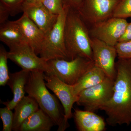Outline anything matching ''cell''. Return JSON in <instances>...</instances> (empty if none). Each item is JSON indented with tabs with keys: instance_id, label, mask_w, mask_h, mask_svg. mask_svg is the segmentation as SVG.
<instances>
[{
	"instance_id": "1",
	"label": "cell",
	"mask_w": 131,
	"mask_h": 131,
	"mask_svg": "<svg viewBox=\"0 0 131 131\" xmlns=\"http://www.w3.org/2000/svg\"><path fill=\"white\" fill-rule=\"evenodd\" d=\"M113 96L101 108L107 117V124L115 127L131 124V59L118 58Z\"/></svg>"
},
{
	"instance_id": "2",
	"label": "cell",
	"mask_w": 131,
	"mask_h": 131,
	"mask_svg": "<svg viewBox=\"0 0 131 131\" xmlns=\"http://www.w3.org/2000/svg\"><path fill=\"white\" fill-rule=\"evenodd\" d=\"M66 7L64 42L69 60L81 57L93 61L88 27L77 10Z\"/></svg>"
},
{
	"instance_id": "3",
	"label": "cell",
	"mask_w": 131,
	"mask_h": 131,
	"mask_svg": "<svg viewBox=\"0 0 131 131\" xmlns=\"http://www.w3.org/2000/svg\"><path fill=\"white\" fill-rule=\"evenodd\" d=\"M44 72L35 70L30 71L28 81L25 87L26 93L35 99L39 108L50 117L58 131L66 130L64 124V113L55 95L48 91L44 78Z\"/></svg>"
},
{
	"instance_id": "4",
	"label": "cell",
	"mask_w": 131,
	"mask_h": 131,
	"mask_svg": "<svg viewBox=\"0 0 131 131\" xmlns=\"http://www.w3.org/2000/svg\"><path fill=\"white\" fill-rule=\"evenodd\" d=\"M58 16L56 22L45 34L39 53L46 61L56 59L69 60L64 42V25L67 8Z\"/></svg>"
},
{
	"instance_id": "5",
	"label": "cell",
	"mask_w": 131,
	"mask_h": 131,
	"mask_svg": "<svg viewBox=\"0 0 131 131\" xmlns=\"http://www.w3.org/2000/svg\"><path fill=\"white\" fill-rule=\"evenodd\" d=\"M47 62L51 74L71 85L76 84L95 66L93 61L81 57L71 60L56 59Z\"/></svg>"
},
{
	"instance_id": "6",
	"label": "cell",
	"mask_w": 131,
	"mask_h": 131,
	"mask_svg": "<svg viewBox=\"0 0 131 131\" xmlns=\"http://www.w3.org/2000/svg\"><path fill=\"white\" fill-rule=\"evenodd\" d=\"M114 82V79L107 76L99 84L81 91L77 104L91 112L100 110L112 97Z\"/></svg>"
},
{
	"instance_id": "7",
	"label": "cell",
	"mask_w": 131,
	"mask_h": 131,
	"mask_svg": "<svg viewBox=\"0 0 131 131\" xmlns=\"http://www.w3.org/2000/svg\"><path fill=\"white\" fill-rule=\"evenodd\" d=\"M7 52L8 59L22 68L31 71H42L52 74L47 61L38 56L31 46L26 41L9 47Z\"/></svg>"
},
{
	"instance_id": "8",
	"label": "cell",
	"mask_w": 131,
	"mask_h": 131,
	"mask_svg": "<svg viewBox=\"0 0 131 131\" xmlns=\"http://www.w3.org/2000/svg\"><path fill=\"white\" fill-rule=\"evenodd\" d=\"M121 0H83L77 10L88 27L113 17Z\"/></svg>"
},
{
	"instance_id": "9",
	"label": "cell",
	"mask_w": 131,
	"mask_h": 131,
	"mask_svg": "<svg viewBox=\"0 0 131 131\" xmlns=\"http://www.w3.org/2000/svg\"><path fill=\"white\" fill-rule=\"evenodd\" d=\"M44 78L46 87L54 93L62 103L64 125L67 129L69 126L68 120L73 116L72 108L74 104L77 102L78 96L75 93L73 85L66 83L54 75L44 73Z\"/></svg>"
},
{
	"instance_id": "10",
	"label": "cell",
	"mask_w": 131,
	"mask_h": 131,
	"mask_svg": "<svg viewBox=\"0 0 131 131\" xmlns=\"http://www.w3.org/2000/svg\"><path fill=\"white\" fill-rule=\"evenodd\" d=\"M128 23L125 19L112 17L89 27L90 35L115 46L123 35Z\"/></svg>"
},
{
	"instance_id": "11",
	"label": "cell",
	"mask_w": 131,
	"mask_h": 131,
	"mask_svg": "<svg viewBox=\"0 0 131 131\" xmlns=\"http://www.w3.org/2000/svg\"><path fill=\"white\" fill-rule=\"evenodd\" d=\"M91 45L95 65L102 69L108 77L114 79L116 75L115 60L117 56L115 46L91 37Z\"/></svg>"
},
{
	"instance_id": "12",
	"label": "cell",
	"mask_w": 131,
	"mask_h": 131,
	"mask_svg": "<svg viewBox=\"0 0 131 131\" xmlns=\"http://www.w3.org/2000/svg\"><path fill=\"white\" fill-rule=\"evenodd\" d=\"M22 10L23 13L30 19L45 34L54 25L58 16L49 12L42 2H25Z\"/></svg>"
},
{
	"instance_id": "13",
	"label": "cell",
	"mask_w": 131,
	"mask_h": 131,
	"mask_svg": "<svg viewBox=\"0 0 131 131\" xmlns=\"http://www.w3.org/2000/svg\"><path fill=\"white\" fill-rule=\"evenodd\" d=\"M21 29L24 38L37 55L39 54L45 34L25 14L14 21Z\"/></svg>"
},
{
	"instance_id": "14",
	"label": "cell",
	"mask_w": 131,
	"mask_h": 131,
	"mask_svg": "<svg viewBox=\"0 0 131 131\" xmlns=\"http://www.w3.org/2000/svg\"><path fill=\"white\" fill-rule=\"evenodd\" d=\"M73 116L78 131H103L106 130L104 119L94 112L75 109Z\"/></svg>"
},
{
	"instance_id": "15",
	"label": "cell",
	"mask_w": 131,
	"mask_h": 131,
	"mask_svg": "<svg viewBox=\"0 0 131 131\" xmlns=\"http://www.w3.org/2000/svg\"><path fill=\"white\" fill-rule=\"evenodd\" d=\"M30 71L22 69L18 72L9 74V79L7 83L13 94V99L10 101L3 102L6 107L11 110L25 96V88L28 81Z\"/></svg>"
},
{
	"instance_id": "16",
	"label": "cell",
	"mask_w": 131,
	"mask_h": 131,
	"mask_svg": "<svg viewBox=\"0 0 131 131\" xmlns=\"http://www.w3.org/2000/svg\"><path fill=\"white\" fill-rule=\"evenodd\" d=\"M39 108L35 99L29 95L24 96L14 108L13 130L19 131L23 122Z\"/></svg>"
},
{
	"instance_id": "17",
	"label": "cell",
	"mask_w": 131,
	"mask_h": 131,
	"mask_svg": "<svg viewBox=\"0 0 131 131\" xmlns=\"http://www.w3.org/2000/svg\"><path fill=\"white\" fill-rule=\"evenodd\" d=\"M55 124L50 117L39 108L21 124L19 131H49Z\"/></svg>"
},
{
	"instance_id": "18",
	"label": "cell",
	"mask_w": 131,
	"mask_h": 131,
	"mask_svg": "<svg viewBox=\"0 0 131 131\" xmlns=\"http://www.w3.org/2000/svg\"><path fill=\"white\" fill-rule=\"evenodd\" d=\"M0 40L8 47L26 41L18 25L9 20L0 25Z\"/></svg>"
},
{
	"instance_id": "19",
	"label": "cell",
	"mask_w": 131,
	"mask_h": 131,
	"mask_svg": "<svg viewBox=\"0 0 131 131\" xmlns=\"http://www.w3.org/2000/svg\"><path fill=\"white\" fill-rule=\"evenodd\" d=\"M107 76L103 71L95 65L74 86L75 93L78 96L81 91L103 81Z\"/></svg>"
},
{
	"instance_id": "20",
	"label": "cell",
	"mask_w": 131,
	"mask_h": 131,
	"mask_svg": "<svg viewBox=\"0 0 131 131\" xmlns=\"http://www.w3.org/2000/svg\"><path fill=\"white\" fill-rule=\"evenodd\" d=\"M7 51L3 46L0 47V86H4L7 84L9 79L7 64Z\"/></svg>"
},
{
	"instance_id": "21",
	"label": "cell",
	"mask_w": 131,
	"mask_h": 131,
	"mask_svg": "<svg viewBox=\"0 0 131 131\" xmlns=\"http://www.w3.org/2000/svg\"><path fill=\"white\" fill-rule=\"evenodd\" d=\"M113 17L125 19L131 17V0H121L115 9Z\"/></svg>"
},
{
	"instance_id": "22",
	"label": "cell",
	"mask_w": 131,
	"mask_h": 131,
	"mask_svg": "<svg viewBox=\"0 0 131 131\" xmlns=\"http://www.w3.org/2000/svg\"><path fill=\"white\" fill-rule=\"evenodd\" d=\"M0 117L3 124V131L13 130L14 113L7 107L0 108Z\"/></svg>"
},
{
	"instance_id": "23",
	"label": "cell",
	"mask_w": 131,
	"mask_h": 131,
	"mask_svg": "<svg viewBox=\"0 0 131 131\" xmlns=\"http://www.w3.org/2000/svg\"><path fill=\"white\" fill-rule=\"evenodd\" d=\"M0 4L6 8L10 15L14 16L22 12V8L25 0H0Z\"/></svg>"
},
{
	"instance_id": "24",
	"label": "cell",
	"mask_w": 131,
	"mask_h": 131,
	"mask_svg": "<svg viewBox=\"0 0 131 131\" xmlns=\"http://www.w3.org/2000/svg\"><path fill=\"white\" fill-rule=\"evenodd\" d=\"M43 5L52 14L58 15L64 9L63 0H43Z\"/></svg>"
},
{
	"instance_id": "25",
	"label": "cell",
	"mask_w": 131,
	"mask_h": 131,
	"mask_svg": "<svg viewBox=\"0 0 131 131\" xmlns=\"http://www.w3.org/2000/svg\"><path fill=\"white\" fill-rule=\"evenodd\" d=\"M115 47L118 58L131 59V40L118 42Z\"/></svg>"
},
{
	"instance_id": "26",
	"label": "cell",
	"mask_w": 131,
	"mask_h": 131,
	"mask_svg": "<svg viewBox=\"0 0 131 131\" xmlns=\"http://www.w3.org/2000/svg\"><path fill=\"white\" fill-rule=\"evenodd\" d=\"M83 0H63L64 7L78 10Z\"/></svg>"
},
{
	"instance_id": "27",
	"label": "cell",
	"mask_w": 131,
	"mask_h": 131,
	"mask_svg": "<svg viewBox=\"0 0 131 131\" xmlns=\"http://www.w3.org/2000/svg\"><path fill=\"white\" fill-rule=\"evenodd\" d=\"M10 15L9 12L6 8L0 4V25L7 21Z\"/></svg>"
},
{
	"instance_id": "28",
	"label": "cell",
	"mask_w": 131,
	"mask_h": 131,
	"mask_svg": "<svg viewBox=\"0 0 131 131\" xmlns=\"http://www.w3.org/2000/svg\"><path fill=\"white\" fill-rule=\"evenodd\" d=\"M131 40V22L128 23L123 35L118 42H124Z\"/></svg>"
},
{
	"instance_id": "29",
	"label": "cell",
	"mask_w": 131,
	"mask_h": 131,
	"mask_svg": "<svg viewBox=\"0 0 131 131\" xmlns=\"http://www.w3.org/2000/svg\"><path fill=\"white\" fill-rule=\"evenodd\" d=\"M43 0H25V2L28 3H35L42 2Z\"/></svg>"
}]
</instances>
